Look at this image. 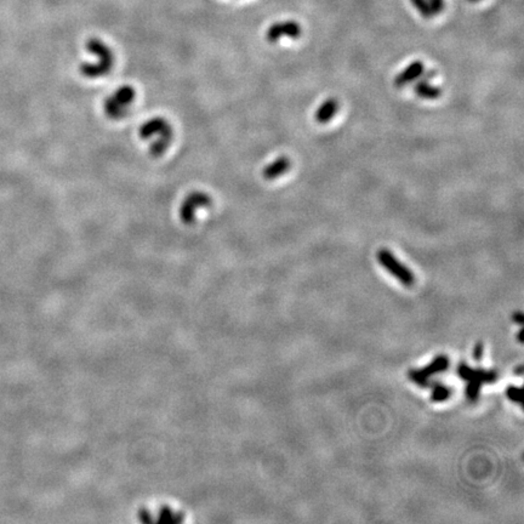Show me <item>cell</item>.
<instances>
[{
  "label": "cell",
  "mask_w": 524,
  "mask_h": 524,
  "mask_svg": "<svg viewBox=\"0 0 524 524\" xmlns=\"http://www.w3.org/2000/svg\"><path fill=\"white\" fill-rule=\"evenodd\" d=\"M138 136L142 141L147 142L148 151L152 157H161L170 146L174 136L171 124L166 118L153 117L142 124L138 129Z\"/></svg>",
  "instance_id": "1"
},
{
  "label": "cell",
  "mask_w": 524,
  "mask_h": 524,
  "mask_svg": "<svg viewBox=\"0 0 524 524\" xmlns=\"http://www.w3.org/2000/svg\"><path fill=\"white\" fill-rule=\"evenodd\" d=\"M86 51L94 56V61H86L79 67L81 76L86 79H100L112 71L114 54L107 44L100 38H90L86 44Z\"/></svg>",
  "instance_id": "2"
},
{
  "label": "cell",
  "mask_w": 524,
  "mask_h": 524,
  "mask_svg": "<svg viewBox=\"0 0 524 524\" xmlns=\"http://www.w3.org/2000/svg\"><path fill=\"white\" fill-rule=\"evenodd\" d=\"M459 378L468 383L465 395L471 402H476L481 392V388L486 383L498 381L499 374L496 370H486L483 368L473 369L466 363H460L458 367Z\"/></svg>",
  "instance_id": "3"
},
{
  "label": "cell",
  "mask_w": 524,
  "mask_h": 524,
  "mask_svg": "<svg viewBox=\"0 0 524 524\" xmlns=\"http://www.w3.org/2000/svg\"><path fill=\"white\" fill-rule=\"evenodd\" d=\"M136 100V90L132 86H119L104 101L106 117L112 120H120L128 116Z\"/></svg>",
  "instance_id": "4"
},
{
  "label": "cell",
  "mask_w": 524,
  "mask_h": 524,
  "mask_svg": "<svg viewBox=\"0 0 524 524\" xmlns=\"http://www.w3.org/2000/svg\"><path fill=\"white\" fill-rule=\"evenodd\" d=\"M212 197L205 192L202 191H193L187 194V197L182 200L180 205L179 216L181 221L186 225H193L197 220L199 210H205V209L212 207Z\"/></svg>",
  "instance_id": "5"
},
{
  "label": "cell",
  "mask_w": 524,
  "mask_h": 524,
  "mask_svg": "<svg viewBox=\"0 0 524 524\" xmlns=\"http://www.w3.org/2000/svg\"><path fill=\"white\" fill-rule=\"evenodd\" d=\"M376 259H378L379 264H381L388 273L398 279L403 285L411 287L413 284L415 283V277H414V274L411 269L402 264L401 261L398 260L391 251H388V249H380L376 254Z\"/></svg>",
  "instance_id": "6"
},
{
  "label": "cell",
  "mask_w": 524,
  "mask_h": 524,
  "mask_svg": "<svg viewBox=\"0 0 524 524\" xmlns=\"http://www.w3.org/2000/svg\"><path fill=\"white\" fill-rule=\"evenodd\" d=\"M449 364H450V360H449L448 356L439 354L434 358V360L429 365H426L424 368L411 370L408 373V376H409L411 383H415L416 386L425 388L430 383L431 376L448 370Z\"/></svg>",
  "instance_id": "7"
},
{
  "label": "cell",
  "mask_w": 524,
  "mask_h": 524,
  "mask_svg": "<svg viewBox=\"0 0 524 524\" xmlns=\"http://www.w3.org/2000/svg\"><path fill=\"white\" fill-rule=\"evenodd\" d=\"M301 34H303V29L296 21H283V22H276L272 26H269L266 32V39L269 43L276 44L284 37L298 39Z\"/></svg>",
  "instance_id": "8"
},
{
  "label": "cell",
  "mask_w": 524,
  "mask_h": 524,
  "mask_svg": "<svg viewBox=\"0 0 524 524\" xmlns=\"http://www.w3.org/2000/svg\"><path fill=\"white\" fill-rule=\"evenodd\" d=\"M290 166H292V161L288 157H279L276 161L264 166V170H262V176L267 181H273V180H277L280 176H283L290 169Z\"/></svg>",
  "instance_id": "9"
},
{
  "label": "cell",
  "mask_w": 524,
  "mask_h": 524,
  "mask_svg": "<svg viewBox=\"0 0 524 524\" xmlns=\"http://www.w3.org/2000/svg\"><path fill=\"white\" fill-rule=\"evenodd\" d=\"M424 63L421 61H415L411 63L406 67L404 71H402L398 76L395 78V86L396 88H403V86L411 84V81H415L419 77L424 73Z\"/></svg>",
  "instance_id": "10"
},
{
  "label": "cell",
  "mask_w": 524,
  "mask_h": 524,
  "mask_svg": "<svg viewBox=\"0 0 524 524\" xmlns=\"http://www.w3.org/2000/svg\"><path fill=\"white\" fill-rule=\"evenodd\" d=\"M339 109V102L338 100L334 97L326 100L323 104L319 106V109H317L316 114H315V119L318 124H326L331 122V119L334 118L336 112Z\"/></svg>",
  "instance_id": "11"
},
{
  "label": "cell",
  "mask_w": 524,
  "mask_h": 524,
  "mask_svg": "<svg viewBox=\"0 0 524 524\" xmlns=\"http://www.w3.org/2000/svg\"><path fill=\"white\" fill-rule=\"evenodd\" d=\"M414 93L422 100H437L442 95V89L429 81H421L414 86Z\"/></svg>",
  "instance_id": "12"
},
{
  "label": "cell",
  "mask_w": 524,
  "mask_h": 524,
  "mask_svg": "<svg viewBox=\"0 0 524 524\" xmlns=\"http://www.w3.org/2000/svg\"><path fill=\"white\" fill-rule=\"evenodd\" d=\"M432 388H432V393H431V399L437 402V403L448 401L452 396V393H453L452 388L445 386L443 383H435Z\"/></svg>",
  "instance_id": "13"
},
{
  "label": "cell",
  "mask_w": 524,
  "mask_h": 524,
  "mask_svg": "<svg viewBox=\"0 0 524 524\" xmlns=\"http://www.w3.org/2000/svg\"><path fill=\"white\" fill-rule=\"evenodd\" d=\"M411 3L424 19H430L434 16L427 0H411Z\"/></svg>",
  "instance_id": "14"
},
{
  "label": "cell",
  "mask_w": 524,
  "mask_h": 524,
  "mask_svg": "<svg viewBox=\"0 0 524 524\" xmlns=\"http://www.w3.org/2000/svg\"><path fill=\"white\" fill-rule=\"evenodd\" d=\"M506 396L514 403L521 404L522 403V388L517 386H509L506 390Z\"/></svg>",
  "instance_id": "15"
},
{
  "label": "cell",
  "mask_w": 524,
  "mask_h": 524,
  "mask_svg": "<svg viewBox=\"0 0 524 524\" xmlns=\"http://www.w3.org/2000/svg\"><path fill=\"white\" fill-rule=\"evenodd\" d=\"M427 3L430 5L431 11L434 15L442 14V11L444 10V0H427Z\"/></svg>",
  "instance_id": "16"
},
{
  "label": "cell",
  "mask_w": 524,
  "mask_h": 524,
  "mask_svg": "<svg viewBox=\"0 0 524 524\" xmlns=\"http://www.w3.org/2000/svg\"><path fill=\"white\" fill-rule=\"evenodd\" d=\"M483 349H484V347H483V342H482V341H479V342H477V344L475 345L473 354V359H475V360L481 362L482 357H483Z\"/></svg>",
  "instance_id": "17"
},
{
  "label": "cell",
  "mask_w": 524,
  "mask_h": 524,
  "mask_svg": "<svg viewBox=\"0 0 524 524\" xmlns=\"http://www.w3.org/2000/svg\"><path fill=\"white\" fill-rule=\"evenodd\" d=\"M512 319H514V321H516V323L522 324V323H523V313H522V312H516V313H514V316H512Z\"/></svg>",
  "instance_id": "18"
},
{
  "label": "cell",
  "mask_w": 524,
  "mask_h": 524,
  "mask_svg": "<svg viewBox=\"0 0 524 524\" xmlns=\"http://www.w3.org/2000/svg\"><path fill=\"white\" fill-rule=\"evenodd\" d=\"M515 373L517 374V375L522 376V375H523V367H522V365H520L518 368L515 369Z\"/></svg>",
  "instance_id": "19"
},
{
  "label": "cell",
  "mask_w": 524,
  "mask_h": 524,
  "mask_svg": "<svg viewBox=\"0 0 524 524\" xmlns=\"http://www.w3.org/2000/svg\"><path fill=\"white\" fill-rule=\"evenodd\" d=\"M523 329H521L520 331H518V341H520L521 344L523 342Z\"/></svg>",
  "instance_id": "20"
},
{
  "label": "cell",
  "mask_w": 524,
  "mask_h": 524,
  "mask_svg": "<svg viewBox=\"0 0 524 524\" xmlns=\"http://www.w3.org/2000/svg\"><path fill=\"white\" fill-rule=\"evenodd\" d=\"M468 1H471V3H478V1H481V0H468Z\"/></svg>",
  "instance_id": "21"
}]
</instances>
